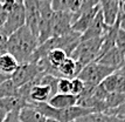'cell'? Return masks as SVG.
Listing matches in <instances>:
<instances>
[{"instance_id":"ac0fdd59","label":"cell","mask_w":125,"mask_h":122,"mask_svg":"<svg viewBox=\"0 0 125 122\" xmlns=\"http://www.w3.org/2000/svg\"><path fill=\"white\" fill-rule=\"evenodd\" d=\"M67 58H68L67 53L64 50L59 49V48H54V49L49 50L48 54L46 55V59L48 61V63L55 69H57Z\"/></svg>"},{"instance_id":"7a4b0ae2","label":"cell","mask_w":125,"mask_h":122,"mask_svg":"<svg viewBox=\"0 0 125 122\" xmlns=\"http://www.w3.org/2000/svg\"><path fill=\"white\" fill-rule=\"evenodd\" d=\"M102 44H103V38L80 41V44L77 45L70 58H73L80 66L85 67L87 65L97 60L102 48Z\"/></svg>"},{"instance_id":"4fadbf2b","label":"cell","mask_w":125,"mask_h":122,"mask_svg":"<svg viewBox=\"0 0 125 122\" xmlns=\"http://www.w3.org/2000/svg\"><path fill=\"white\" fill-rule=\"evenodd\" d=\"M48 103L56 109H65L77 105V96L73 94H56L48 101Z\"/></svg>"},{"instance_id":"5bb4252c","label":"cell","mask_w":125,"mask_h":122,"mask_svg":"<svg viewBox=\"0 0 125 122\" xmlns=\"http://www.w3.org/2000/svg\"><path fill=\"white\" fill-rule=\"evenodd\" d=\"M81 0H50V7L54 12H69L76 15L80 11Z\"/></svg>"},{"instance_id":"cb8c5ba5","label":"cell","mask_w":125,"mask_h":122,"mask_svg":"<svg viewBox=\"0 0 125 122\" xmlns=\"http://www.w3.org/2000/svg\"><path fill=\"white\" fill-rule=\"evenodd\" d=\"M119 52L122 53V55L124 56L125 59V32L123 29H118V33H117V38H116V45H115Z\"/></svg>"},{"instance_id":"277c9868","label":"cell","mask_w":125,"mask_h":122,"mask_svg":"<svg viewBox=\"0 0 125 122\" xmlns=\"http://www.w3.org/2000/svg\"><path fill=\"white\" fill-rule=\"evenodd\" d=\"M25 25H26V11H25L23 0H16L15 6L8 13L6 24L0 29V33H2L6 37H10L12 33H14L19 28L23 27Z\"/></svg>"},{"instance_id":"52a82bcc","label":"cell","mask_w":125,"mask_h":122,"mask_svg":"<svg viewBox=\"0 0 125 122\" xmlns=\"http://www.w3.org/2000/svg\"><path fill=\"white\" fill-rule=\"evenodd\" d=\"M26 11V26L33 32L34 35H39V24H40V1L39 0H23Z\"/></svg>"},{"instance_id":"3957f363","label":"cell","mask_w":125,"mask_h":122,"mask_svg":"<svg viewBox=\"0 0 125 122\" xmlns=\"http://www.w3.org/2000/svg\"><path fill=\"white\" fill-rule=\"evenodd\" d=\"M115 71L112 68H109V67L101 65V63L95 61V62H91L85 67H83L77 78H80L85 83L98 86L103 82L104 79L108 78L110 74H112Z\"/></svg>"},{"instance_id":"5b68a950","label":"cell","mask_w":125,"mask_h":122,"mask_svg":"<svg viewBox=\"0 0 125 122\" xmlns=\"http://www.w3.org/2000/svg\"><path fill=\"white\" fill-rule=\"evenodd\" d=\"M41 73L42 71L36 62H26L19 65L16 71L12 74L11 80L18 88H20L33 81L35 78H38Z\"/></svg>"},{"instance_id":"484cf974","label":"cell","mask_w":125,"mask_h":122,"mask_svg":"<svg viewBox=\"0 0 125 122\" xmlns=\"http://www.w3.org/2000/svg\"><path fill=\"white\" fill-rule=\"evenodd\" d=\"M15 4H16V0H4L0 5H1V7H2L7 13H10V12L14 8Z\"/></svg>"},{"instance_id":"7402d4cb","label":"cell","mask_w":125,"mask_h":122,"mask_svg":"<svg viewBox=\"0 0 125 122\" xmlns=\"http://www.w3.org/2000/svg\"><path fill=\"white\" fill-rule=\"evenodd\" d=\"M71 79L60 78L57 81V93L60 94H70Z\"/></svg>"},{"instance_id":"7c38bea8","label":"cell","mask_w":125,"mask_h":122,"mask_svg":"<svg viewBox=\"0 0 125 122\" xmlns=\"http://www.w3.org/2000/svg\"><path fill=\"white\" fill-rule=\"evenodd\" d=\"M82 68H83V67L80 66L73 58L68 56V58L62 62V65L57 68V71L60 73L61 78L74 79V78H77V76H78V74L81 73Z\"/></svg>"},{"instance_id":"e0dca14e","label":"cell","mask_w":125,"mask_h":122,"mask_svg":"<svg viewBox=\"0 0 125 122\" xmlns=\"http://www.w3.org/2000/svg\"><path fill=\"white\" fill-rule=\"evenodd\" d=\"M18 67H19V62L15 60L13 55H11L10 53L0 54V73L12 76V74L15 72Z\"/></svg>"},{"instance_id":"83f0119b","label":"cell","mask_w":125,"mask_h":122,"mask_svg":"<svg viewBox=\"0 0 125 122\" xmlns=\"http://www.w3.org/2000/svg\"><path fill=\"white\" fill-rule=\"evenodd\" d=\"M7 15H8V13L1 7L0 5V29L4 27V25L6 24V20H7Z\"/></svg>"},{"instance_id":"603a6c76","label":"cell","mask_w":125,"mask_h":122,"mask_svg":"<svg viewBox=\"0 0 125 122\" xmlns=\"http://www.w3.org/2000/svg\"><path fill=\"white\" fill-rule=\"evenodd\" d=\"M84 87H85V82L82 81L80 78H74L71 79V90L70 94L73 95H78L82 94V92L84 90Z\"/></svg>"},{"instance_id":"4dcf8cb0","label":"cell","mask_w":125,"mask_h":122,"mask_svg":"<svg viewBox=\"0 0 125 122\" xmlns=\"http://www.w3.org/2000/svg\"><path fill=\"white\" fill-rule=\"evenodd\" d=\"M119 11L122 12V13H124V14H125V0H122V1H120Z\"/></svg>"},{"instance_id":"6da1fadb","label":"cell","mask_w":125,"mask_h":122,"mask_svg":"<svg viewBox=\"0 0 125 122\" xmlns=\"http://www.w3.org/2000/svg\"><path fill=\"white\" fill-rule=\"evenodd\" d=\"M38 47V37L34 35L26 25L12 33L7 39V53L14 56L19 65L31 62Z\"/></svg>"},{"instance_id":"8fae6325","label":"cell","mask_w":125,"mask_h":122,"mask_svg":"<svg viewBox=\"0 0 125 122\" xmlns=\"http://www.w3.org/2000/svg\"><path fill=\"white\" fill-rule=\"evenodd\" d=\"M122 0H101V12L103 14L104 21L108 26H112L117 21L118 12Z\"/></svg>"},{"instance_id":"9a60e30c","label":"cell","mask_w":125,"mask_h":122,"mask_svg":"<svg viewBox=\"0 0 125 122\" xmlns=\"http://www.w3.org/2000/svg\"><path fill=\"white\" fill-rule=\"evenodd\" d=\"M75 122H125V117L106 113H91Z\"/></svg>"},{"instance_id":"ffe728a7","label":"cell","mask_w":125,"mask_h":122,"mask_svg":"<svg viewBox=\"0 0 125 122\" xmlns=\"http://www.w3.org/2000/svg\"><path fill=\"white\" fill-rule=\"evenodd\" d=\"M124 102H125V93H109L106 99H105L106 113L115 109V108H117V107H119Z\"/></svg>"},{"instance_id":"f1b7e54d","label":"cell","mask_w":125,"mask_h":122,"mask_svg":"<svg viewBox=\"0 0 125 122\" xmlns=\"http://www.w3.org/2000/svg\"><path fill=\"white\" fill-rule=\"evenodd\" d=\"M8 79H11V76H10V75H5V74L0 73V85H2V83L5 82L6 80H8Z\"/></svg>"},{"instance_id":"8992f818","label":"cell","mask_w":125,"mask_h":122,"mask_svg":"<svg viewBox=\"0 0 125 122\" xmlns=\"http://www.w3.org/2000/svg\"><path fill=\"white\" fill-rule=\"evenodd\" d=\"M74 24V14L69 12H54L52 22V38L69 34Z\"/></svg>"},{"instance_id":"2e32d148","label":"cell","mask_w":125,"mask_h":122,"mask_svg":"<svg viewBox=\"0 0 125 122\" xmlns=\"http://www.w3.org/2000/svg\"><path fill=\"white\" fill-rule=\"evenodd\" d=\"M19 116L21 122H46L47 117L43 116L34 107L27 105L19 111Z\"/></svg>"},{"instance_id":"1f68e13d","label":"cell","mask_w":125,"mask_h":122,"mask_svg":"<svg viewBox=\"0 0 125 122\" xmlns=\"http://www.w3.org/2000/svg\"><path fill=\"white\" fill-rule=\"evenodd\" d=\"M46 122H60V121H57V120H53V119H47V121Z\"/></svg>"},{"instance_id":"d6986e66","label":"cell","mask_w":125,"mask_h":122,"mask_svg":"<svg viewBox=\"0 0 125 122\" xmlns=\"http://www.w3.org/2000/svg\"><path fill=\"white\" fill-rule=\"evenodd\" d=\"M14 96H20L19 88L13 83L11 79H8L2 85H0V99H7Z\"/></svg>"},{"instance_id":"44dd1931","label":"cell","mask_w":125,"mask_h":122,"mask_svg":"<svg viewBox=\"0 0 125 122\" xmlns=\"http://www.w3.org/2000/svg\"><path fill=\"white\" fill-rule=\"evenodd\" d=\"M99 2H101V0H81V5H80V11L77 13L76 15L74 14V21L77 19V17L83 13V12L85 11H89V10H91L94 7H97L99 6Z\"/></svg>"},{"instance_id":"d6a6232c","label":"cell","mask_w":125,"mask_h":122,"mask_svg":"<svg viewBox=\"0 0 125 122\" xmlns=\"http://www.w3.org/2000/svg\"><path fill=\"white\" fill-rule=\"evenodd\" d=\"M2 1H4V0H0V4H1V2H2Z\"/></svg>"},{"instance_id":"4316f807","label":"cell","mask_w":125,"mask_h":122,"mask_svg":"<svg viewBox=\"0 0 125 122\" xmlns=\"http://www.w3.org/2000/svg\"><path fill=\"white\" fill-rule=\"evenodd\" d=\"M106 114H112V115H118V116L125 117V102L124 103H122L119 107H117V108H115V109H112V110L108 111Z\"/></svg>"},{"instance_id":"f546056e","label":"cell","mask_w":125,"mask_h":122,"mask_svg":"<svg viewBox=\"0 0 125 122\" xmlns=\"http://www.w3.org/2000/svg\"><path fill=\"white\" fill-rule=\"evenodd\" d=\"M6 115H7V111L5 109H2V108H0V122H4Z\"/></svg>"},{"instance_id":"9c48e42d","label":"cell","mask_w":125,"mask_h":122,"mask_svg":"<svg viewBox=\"0 0 125 122\" xmlns=\"http://www.w3.org/2000/svg\"><path fill=\"white\" fill-rule=\"evenodd\" d=\"M110 26H108L105 21L102 12L99 11L97 13V15L95 17L93 20L91 25L89 26L87 31L81 35V41L83 40H90V39H96V38H103L106 34V32L109 31Z\"/></svg>"},{"instance_id":"30bf717a","label":"cell","mask_w":125,"mask_h":122,"mask_svg":"<svg viewBox=\"0 0 125 122\" xmlns=\"http://www.w3.org/2000/svg\"><path fill=\"white\" fill-rule=\"evenodd\" d=\"M99 11H101V6H97V7H94V8L89 10V11H85V12H83V13H81L77 17L76 20L74 21V24H73L71 31L74 33L82 35L89 28V26L91 25L93 20L95 19V17L97 15V13Z\"/></svg>"},{"instance_id":"836d02e7","label":"cell","mask_w":125,"mask_h":122,"mask_svg":"<svg viewBox=\"0 0 125 122\" xmlns=\"http://www.w3.org/2000/svg\"><path fill=\"white\" fill-rule=\"evenodd\" d=\"M49 1H50V0H49Z\"/></svg>"},{"instance_id":"d4e9b609","label":"cell","mask_w":125,"mask_h":122,"mask_svg":"<svg viewBox=\"0 0 125 122\" xmlns=\"http://www.w3.org/2000/svg\"><path fill=\"white\" fill-rule=\"evenodd\" d=\"M19 111L20 110H13L7 113L4 122H21L20 121V116H19Z\"/></svg>"},{"instance_id":"ba28073f","label":"cell","mask_w":125,"mask_h":122,"mask_svg":"<svg viewBox=\"0 0 125 122\" xmlns=\"http://www.w3.org/2000/svg\"><path fill=\"white\" fill-rule=\"evenodd\" d=\"M96 62L109 67V68H112L114 71H119L122 68H125L124 56L122 55V53L116 46L98 56Z\"/></svg>"}]
</instances>
